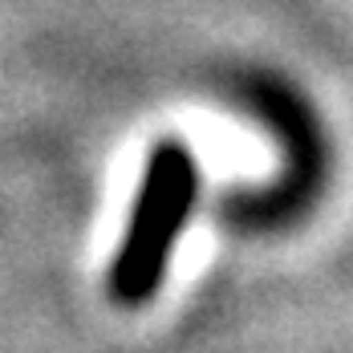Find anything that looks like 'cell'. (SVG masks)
Wrapping results in <instances>:
<instances>
[{"label": "cell", "mask_w": 353, "mask_h": 353, "mask_svg": "<svg viewBox=\"0 0 353 353\" xmlns=\"http://www.w3.org/2000/svg\"><path fill=\"white\" fill-rule=\"evenodd\" d=\"M199 195V167L183 142H159L146 159L142 183L134 191V208L126 236L118 244L114 268H110V292L122 305H142L154 296V288L167 276V264L175 244L191 219Z\"/></svg>", "instance_id": "6da1fadb"}]
</instances>
